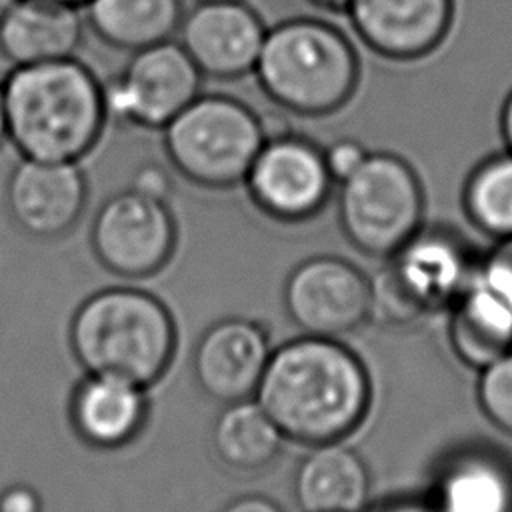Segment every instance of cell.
I'll use <instances>...</instances> for the list:
<instances>
[{"mask_svg": "<svg viewBox=\"0 0 512 512\" xmlns=\"http://www.w3.org/2000/svg\"><path fill=\"white\" fill-rule=\"evenodd\" d=\"M254 398L286 442L316 446L346 440L364 422L372 382L342 338L300 334L272 348Z\"/></svg>", "mask_w": 512, "mask_h": 512, "instance_id": "6da1fadb", "label": "cell"}, {"mask_svg": "<svg viewBox=\"0 0 512 512\" xmlns=\"http://www.w3.org/2000/svg\"><path fill=\"white\" fill-rule=\"evenodd\" d=\"M8 142L20 158L80 162L108 124L102 80L76 56L2 76Z\"/></svg>", "mask_w": 512, "mask_h": 512, "instance_id": "7a4b0ae2", "label": "cell"}, {"mask_svg": "<svg viewBox=\"0 0 512 512\" xmlns=\"http://www.w3.org/2000/svg\"><path fill=\"white\" fill-rule=\"evenodd\" d=\"M68 344L84 372L148 388L170 368L178 330L158 296L136 286H112L80 302L68 324Z\"/></svg>", "mask_w": 512, "mask_h": 512, "instance_id": "3957f363", "label": "cell"}, {"mask_svg": "<svg viewBox=\"0 0 512 512\" xmlns=\"http://www.w3.org/2000/svg\"><path fill=\"white\" fill-rule=\"evenodd\" d=\"M254 76L280 110L320 118L354 98L360 58L338 26L314 16H294L266 30Z\"/></svg>", "mask_w": 512, "mask_h": 512, "instance_id": "277c9868", "label": "cell"}, {"mask_svg": "<svg viewBox=\"0 0 512 512\" xmlns=\"http://www.w3.org/2000/svg\"><path fill=\"white\" fill-rule=\"evenodd\" d=\"M264 140L262 116L226 94L200 92L162 128L172 170L210 190L242 184Z\"/></svg>", "mask_w": 512, "mask_h": 512, "instance_id": "5b68a950", "label": "cell"}, {"mask_svg": "<svg viewBox=\"0 0 512 512\" xmlns=\"http://www.w3.org/2000/svg\"><path fill=\"white\" fill-rule=\"evenodd\" d=\"M336 186L338 226L358 252L388 258L422 230V182L402 156L368 152L366 160Z\"/></svg>", "mask_w": 512, "mask_h": 512, "instance_id": "8992f818", "label": "cell"}, {"mask_svg": "<svg viewBox=\"0 0 512 512\" xmlns=\"http://www.w3.org/2000/svg\"><path fill=\"white\" fill-rule=\"evenodd\" d=\"M466 256L442 232L420 230L388 256V264L370 280L372 314L386 326H412L446 304L468 284Z\"/></svg>", "mask_w": 512, "mask_h": 512, "instance_id": "52a82bcc", "label": "cell"}, {"mask_svg": "<svg viewBox=\"0 0 512 512\" xmlns=\"http://www.w3.org/2000/svg\"><path fill=\"white\" fill-rule=\"evenodd\" d=\"M202 80L174 38L136 50L116 76L102 82L108 122L162 130L202 92Z\"/></svg>", "mask_w": 512, "mask_h": 512, "instance_id": "ba28073f", "label": "cell"}, {"mask_svg": "<svg viewBox=\"0 0 512 512\" xmlns=\"http://www.w3.org/2000/svg\"><path fill=\"white\" fill-rule=\"evenodd\" d=\"M242 184L262 214L286 224L314 218L336 186L322 146L292 130L264 140Z\"/></svg>", "mask_w": 512, "mask_h": 512, "instance_id": "9c48e42d", "label": "cell"}, {"mask_svg": "<svg viewBox=\"0 0 512 512\" xmlns=\"http://www.w3.org/2000/svg\"><path fill=\"white\" fill-rule=\"evenodd\" d=\"M90 248L104 270L126 280L158 274L176 248V220L166 202L126 188L108 196L90 226Z\"/></svg>", "mask_w": 512, "mask_h": 512, "instance_id": "30bf717a", "label": "cell"}, {"mask_svg": "<svg viewBox=\"0 0 512 512\" xmlns=\"http://www.w3.org/2000/svg\"><path fill=\"white\" fill-rule=\"evenodd\" d=\"M282 306L300 334L342 338L370 320L372 282L354 262L316 254L286 276Z\"/></svg>", "mask_w": 512, "mask_h": 512, "instance_id": "8fae6325", "label": "cell"}, {"mask_svg": "<svg viewBox=\"0 0 512 512\" xmlns=\"http://www.w3.org/2000/svg\"><path fill=\"white\" fill-rule=\"evenodd\" d=\"M268 26L246 0H198L184 12L178 42L204 78L254 74Z\"/></svg>", "mask_w": 512, "mask_h": 512, "instance_id": "7c38bea8", "label": "cell"}, {"mask_svg": "<svg viewBox=\"0 0 512 512\" xmlns=\"http://www.w3.org/2000/svg\"><path fill=\"white\" fill-rule=\"evenodd\" d=\"M6 210L20 232L56 240L80 220L88 184L78 162L20 158L4 188Z\"/></svg>", "mask_w": 512, "mask_h": 512, "instance_id": "4fadbf2b", "label": "cell"}, {"mask_svg": "<svg viewBox=\"0 0 512 512\" xmlns=\"http://www.w3.org/2000/svg\"><path fill=\"white\" fill-rule=\"evenodd\" d=\"M344 14L370 52L394 62H414L446 40L454 0H350Z\"/></svg>", "mask_w": 512, "mask_h": 512, "instance_id": "5bb4252c", "label": "cell"}, {"mask_svg": "<svg viewBox=\"0 0 512 512\" xmlns=\"http://www.w3.org/2000/svg\"><path fill=\"white\" fill-rule=\"evenodd\" d=\"M270 354V336L260 322L228 316L200 334L192 376L202 394L220 404L254 398Z\"/></svg>", "mask_w": 512, "mask_h": 512, "instance_id": "9a60e30c", "label": "cell"}, {"mask_svg": "<svg viewBox=\"0 0 512 512\" xmlns=\"http://www.w3.org/2000/svg\"><path fill=\"white\" fill-rule=\"evenodd\" d=\"M146 386L86 372L74 386L68 414L76 436L96 450H118L136 440L148 420Z\"/></svg>", "mask_w": 512, "mask_h": 512, "instance_id": "2e32d148", "label": "cell"}, {"mask_svg": "<svg viewBox=\"0 0 512 512\" xmlns=\"http://www.w3.org/2000/svg\"><path fill=\"white\" fill-rule=\"evenodd\" d=\"M86 20L78 6L54 0H16L0 18V56L12 66L76 56Z\"/></svg>", "mask_w": 512, "mask_h": 512, "instance_id": "e0dca14e", "label": "cell"}, {"mask_svg": "<svg viewBox=\"0 0 512 512\" xmlns=\"http://www.w3.org/2000/svg\"><path fill=\"white\" fill-rule=\"evenodd\" d=\"M370 470L344 440L308 446L292 476L300 512H364L370 500Z\"/></svg>", "mask_w": 512, "mask_h": 512, "instance_id": "ac0fdd59", "label": "cell"}, {"mask_svg": "<svg viewBox=\"0 0 512 512\" xmlns=\"http://www.w3.org/2000/svg\"><path fill=\"white\" fill-rule=\"evenodd\" d=\"M448 340L456 358L480 372L512 350V304L474 276L452 302Z\"/></svg>", "mask_w": 512, "mask_h": 512, "instance_id": "d6986e66", "label": "cell"}, {"mask_svg": "<svg viewBox=\"0 0 512 512\" xmlns=\"http://www.w3.org/2000/svg\"><path fill=\"white\" fill-rule=\"evenodd\" d=\"M438 512H512V468L488 450L450 458L430 498Z\"/></svg>", "mask_w": 512, "mask_h": 512, "instance_id": "ffe728a7", "label": "cell"}, {"mask_svg": "<svg viewBox=\"0 0 512 512\" xmlns=\"http://www.w3.org/2000/svg\"><path fill=\"white\" fill-rule=\"evenodd\" d=\"M284 442V434L256 398L222 404L210 428L216 460L240 474H254L272 466Z\"/></svg>", "mask_w": 512, "mask_h": 512, "instance_id": "44dd1931", "label": "cell"}, {"mask_svg": "<svg viewBox=\"0 0 512 512\" xmlns=\"http://www.w3.org/2000/svg\"><path fill=\"white\" fill-rule=\"evenodd\" d=\"M82 12L100 42L132 54L172 40L186 10L182 0H88Z\"/></svg>", "mask_w": 512, "mask_h": 512, "instance_id": "7402d4cb", "label": "cell"}, {"mask_svg": "<svg viewBox=\"0 0 512 512\" xmlns=\"http://www.w3.org/2000/svg\"><path fill=\"white\" fill-rule=\"evenodd\" d=\"M462 204L482 234L496 240L512 236V152L504 150L474 166L464 184Z\"/></svg>", "mask_w": 512, "mask_h": 512, "instance_id": "603a6c76", "label": "cell"}, {"mask_svg": "<svg viewBox=\"0 0 512 512\" xmlns=\"http://www.w3.org/2000/svg\"><path fill=\"white\" fill-rule=\"evenodd\" d=\"M476 400L488 422L512 438V350L478 372Z\"/></svg>", "mask_w": 512, "mask_h": 512, "instance_id": "cb8c5ba5", "label": "cell"}, {"mask_svg": "<svg viewBox=\"0 0 512 512\" xmlns=\"http://www.w3.org/2000/svg\"><path fill=\"white\" fill-rule=\"evenodd\" d=\"M476 276L512 304V236L496 240L494 250Z\"/></svg>", "mask_w": 512, "mask_h": 512, "instance_id": "d4e9b609", "label": "cell"}, {"mask_svg": "<svg viewBox=\"0 0 512 512\" xmlns=\"http://www.w3.org/2000/svg\"><path fill=\"white\" fill-rule=\"evenodd\" d=\"M324 150V160L332 180L338 184L348 178L368 156V148L356 138H336Z\"/></svg>", "mask_w": 512, "mask_h": 512, "instance_id": "484cf974", "label": "cell"}, {"mask_svg": "<svg viewBox=\"0 0 512 512\" xmlns=\"http://www.w3.org/2000/svg\"><path fill=\"white\" fill-rule=\"evenodd\" d=\"M128 188L144 198L168 204L174 188L172 172L158 162H144L134 170Z\"/></svg>", "mask_w": 512, "mask_h": 512, "instance_id": "4316f807", "label": "cell"}, {"mask_svg": "<svg viewBox=\"0 0 512 512\" xmlns=\"http://www.w3.org/2000/svg\"><path fill=\"white\" fill-rule=\"evenodd\" d=\"M0 512H42V498L32 486L16 482L0 490Z\"/></svg>", "mask_w": 512, "mask_h": 512, "instance_id": "83f0119b", "label": "cell"}, {"mask_svg": "<svg viewBox=\"0 0 512 512\" xmlns=\"http://www.w3.org/2000/svg\"><path fill=\"white\" fill-rule=\"evenodd\" d=\"M220 512H284L272 498L264 494H242L222 506Z\"/></svg>", "mask_w": 512, "mask_h": 512, "instance_id": "f1b7e54d", "label": "cell"}, {"mask_svg": "<svg viewBox=\"0 0 512 512\" xmlns=\"http://www.w3.org/2000/svg\"><path fill=\"white\" fill-rule=\"evenodd\" d=\"M364 512H438L432 500L420 498H390L374 508H366Z\"/></svg>", "mask_w": 512, "mask_h": 512, "instance_id": "f546056e", "label": "cell"}, {"mask_svg": "<svg viewBox=\"0 0 512 512\" xmlns=\"http://www.w3.org/2000/svg\"><path fill=\"white\" fill-rule=\"evenodd\" d=\"M498 128H500V136L504 140V150L512 152V90L506 94L502 108H500V116H498Z\"/></svg>", "mask_w": 512, "mask_h": 512, "instance_id": "4dcf8cb0", "label": "cell"}, {"mask_svg": "<svg viewBox=\"0 0 512 512\" xmlns=\"http://www.w3.org/2000/svg\"><path fill=\"white\" fill-rule=\"evenodd\" d=\"M308 2L314 4V6L320 8V10H326V12H342V14H344V10H346V6H348L350 0H308Z\"/></svg>", "mask_w": 512, "mask_h": 512, "instance_id": "1f68e13d", "label": "cell"}, {"mask_svg": "<svg viewBox=\"0 0 512 512\" xmlns=\"http://www.w3.org/2000/svg\"><path fill=\"white\" fill-rule=\"evenodd\" d=\"M8 142V132H6V108H4V86L0 78V146Z\"/></svg>", "mask_w": 512, "mask_h": 512, "instance_id": "d6a6232c", "label": "cell"}, {"mask_svg": "<svg viewBox=\"0 0 512 512\" xmlns=\"http://www.w3.org/2000/svg\"><path fill=\"white\" fill-rule=\"evenodd\" d=\"M14 2H16V0H0V18L4 16V12H6Z\"/></svg>", "mask_w": 512, "mask_h": 512, "instance_id": "836d02e7", "label": "cell"}, {"mask_svg": "<svg viewBox=\"0 0 512 512\" xmlns=\"http://www.w3.org/2000/svg\"><path fill=\"white\" fill-rule=\"evenodd\" d=\"M54 2H64V4H72V6H78V8H82L88 0H54Z\"/></svg>", "mask_w": 512, "mask_h": 512, "instance_id": "e575fe53", "label": "cell"}]
</instances>
